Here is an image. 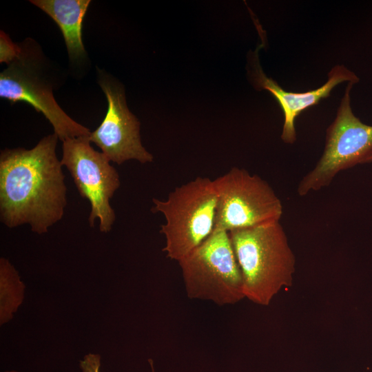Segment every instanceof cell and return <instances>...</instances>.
<instances>
[{
  "mask_svg": "<svg viewBox=\"0 0 372 372\" xmlns=\"http://www.w3.org/2000/svg\"><path fill=\"white\" fill-rule=\"evenodd\" d=\"M58 136L43 137L32 149L6 148L0 154V220L9 228L30 225L38 234L62 219L67 187Z\"/></svg>",
  "mask_w": 372,
  "mask_h": 372,
  "instance_id": "obj_1",
  "label": "cell"
},
{
  "mask_svg": "<svg viewBox=\"0 0 372 372\" xmlns=\"http://www.w3.org/2000/svg\"><path fill=\"white\" fill-rule=\"evenodd\" d=\"M243 281L245 297L269 305L283 287L292 285L296 258L286 233L274 221L229 231Z\"/></svg>",
  "mask_w": 372,
  "mask_h": 372,
  "instance_id": "obj_2",
  "label": "cell"
},
{
  "mask_svg": "<svg viewBox=\"0 0 372 372\" xmlns=\"http://www.w3.org/2000/svg\"><path fill=\"white\" fill-rule=\"evenodd\" d=\"M19 44V55L0 73V97L11 103L30 105L43 114L62 142L89 136L91 131L69 116L54 97V90L61 80L60 70L32 39L27 38Z\"/></svg>",
  "mask_w": 372,
  "mask_h": 372,
  "instance_id": "obj_3",
  "label": "cell"
},
{
  "mask_svg": "<svg viewBox=\"0 0 372 372\" xmlns=\"http://www.w3.org/2000/svg\"><path fill=\"white\" fill-rule=\"evenodd\" d=\"M152 200V210L165 218L161 233L165 237L163 251L168 258L179 261L213 232L217 194L209 178L197 177L176 187L166 200Z\"/></svg>",
  "mask_w": 372,
  "mask_h": 372,
  "instance_id": "obj_4",
  "label": "cell"
},
{
  "mask_svg": "<svg viewBox=\"0 0 372 372\" xmlns=\"http://www.w3.org/2000/svg\"><path fill=\"white\" fill-rule=\"evenodd\" d=\"M178 262L189 298L225 305L245 298L242 273L228 231H213Z\"/></svg>",
  "mask_w": 372,
  "mask_h": 372,
  "instance_id": "obj_5",
  "label": "cell"
},
{
  "mask_svg": "<svg viewBox=\"0 0 372 372\" xmlns=\"http://www.w3.org/2000/svg\"><path fill=\"white\" fill-rule=\"evenodd\" d=\"M213 181L217 194L213 231L229 232L280 221L282 202L260 176L234 167Z\"/></svg>",
  "mask_w": 372,
  "mask_h": 372,
  "instance_id": "obj_6",
  "label": "cell"
},
{
  "mask_svg": "<svg viewBox=\"0 0 372 372\" xmlns=\"http://www.w3.org/2000/svg\"><path fill=\"white\" fill-rule=\"evenodd\" d=\"M349 83L336 117L327 130L323 154L316 167L300 182L297 192L304 196L331 183L338 172L359 163H366L372 155V125L363 123L353 113Z\"/></svg>",
  "mask_w": 372,
  "mask_h": 372,
  "instance_id": "obj_7",
  "label": "cell"
},
{
  "mask_svg": "<svg viewBox=\"0 0 372 372\" xmlns=\"http://www.w3.org/2000/svg\"><path fill=\"white\" fill-rule=\"evenodd\" d=\"M89 136L63 141L61 163L70 173L81 196L90 203V227L99 219L100 231L107 233L116 219L110 201L121 185L120 178L107 156L93 148Z\"/></svg>",
  "mask_w": 372,
  "mask_h": 372,
  "instance_id": "obj_8",
  "label": "cell"
},
{
  "mask_svg": "<svg viewBox=\"0 0 372 372\" xmlns=\"http://www.w3.org/2000/svg\"><path fill=\"white\" fill-rule=\"evenodd\" d=\"M98 83L105 95L107 110L100 125L89 136L110 162L129 160L151 163L154 156L142 145L140 123L129 110L123 86L103 70L97 69Z\"/></svg>",
  "mask_w": 372,
  "mask_h": 372,
  "instance_id": "obj_9",
  "label": "cell"
},
{
  "mask_svg": "<svg viewBox=\"0 0 372 372\" xmlns=\"http://www.w3.org/2000/svg\"><path fill=\"white\" fill-rule=\"evenodd\" d=\"M252 69L254 85L260 90L270 92L282 110L284 124L281 138L289 144L296 141L294 121L302 111L327 98L338 84L344 81L355 84L359 81L354 72L342 65H337L329 72L327 81L321 87L305 92H293L283 90L274 80L265 75L258 62V51L254 53Z\"/></svg>",
  "mask_w": 372,
  "mask_h": 372,
  "instance_id": "obj_10",
  "label": "cell"
},
{
  "mask_svg": "<svg viewBox=\"0 0 372 372\" xmlns=\"http://www.w3.org/2000/svg\"><path fill=\"white\" fill-rule=\"evenodd\" d=\"M48 15L60 28L72 63H79L87 58L82 41V23L90 0H31L30 1Z\"/></svg>",
  "mask_w": 372,
  "mask_h": 372,
  "instance_id": "obj_11",
  "label": "cell"
},
{
  "mask_svg": "<svg viewBox=\"0 0 372 372\" xmlns=\"http://www.w3.org/2000/svg\"><path fill=\"white\" fill-rule=\"evenodd\" d=\"M25 285L10 262L0 258V324L10 321L23 302Z\"/></svg>",
  "mask_w": 372,
  "mask_h": 372,
  "instance_id": "obj_12",
  "label": "cell"
},
{
  "mask_svg": "<svg viewBox=\"0 0 372 372\" xmlns=\"http://www.w3.org/2000/svg\"><path fill=\"white\" fill-rule=\"evenodd\" d=\"M20 50L19 44L12 42L10 37L1 30L0 33V62L8 65L17 57Z\"/></svg>",
  "mask_w": 372,
  "mask_h": 372,
  "instance_id": "obj_13",
  "label": "cell"
},
{
  "mask_svg": "<svg viewBox=\"0 0 372 372\" xmlns=\"http://www.w3.org/2000/svg\"><path fill=\"white\" fill-rule=\"evenodd\" d=\"M80 367L83 372H100V355L94 353L87 354L80 360Z\"/></svg>",
  "mask_w": 372,
  "mask_h": 372,
  "instance_id": "obj_14",
  "label": "cell"
},
{
  "mask_svg": "<svg viewBox=\"0 0 372 372\" xmlns=\"http://www.w3.org/2000/svg\"><path fill=\"white\" fill-rule=\"evenodd\" d=\"M370 162H372V155L366 160V163Z\"/></svg>",
  "mask_w": 372,
  "mask_h": 372,
  "instance_id": "obj_15",
  "label": "cell"
},
{
  "mask_svg": "<svg viewBox=\"0 0 372 372\" xmlns=\"http://www.w3.org/2000/svg\"><path fill=\"white\" fill-rule=\"evenodd\" d=\"M5 372H17L16 371H5Z\"/></svg>",
  "mask_w": 372,
  "mask_h": 372,
  "instance_id": "obj_16",
  "label": "cell"
}]
</instances>
